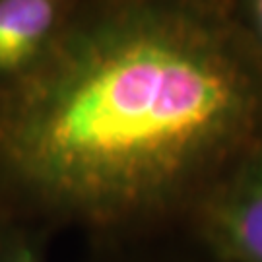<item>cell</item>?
Returning a JSON list of instances; mask_svg holds the SVG:
<instances>
[{
  "mask_svg": "<svg viewBox=\"0 0 262 262\" xmlns=\"http://www.w3.org/2000/svg\"><path fill=\"white\" fill-rule=\"evenodd\" d=\"M262 144V53L233 0H74L0 82V196L92 227L192 212Z\"/></svg>",
  "mask_w": 262,
  "mask_h": 262,
  "instance_id": "cell-1",
  "label": "cell"
},
{
  "mask_svg": "<svg viewBox=\"0 0 262 262\" xmlns=\"http://www.w3.org/2000/svg\"><path fill=\"white\" fill-rule=\"evenodd\" d=\"M200 239L222 262H262V144L192 210Z\"/></svg>",
  "mask_w": 262,
  "mask_h": 262,
  "instance_id": "cell-2",
  "label": "cell"
},
{
  "mask_svg": "<svg viewBox=\"0 0 262 262\" xmlns=\"http://www.w3.org/2000/svg\"><path fill=\"white\" fill-rule=\"evenodd\" d=\"M74 0H0V82L47 47Z\"/></svg>",
  "mask_w": 262,
  "mask_h": 262,
  "instance_id": "cell-3",
  "label": "cell"
},
{
  "mask_svg": "<svg viewBox=\"0 0 262 262\" xmlns=\"http://www.w3.org/2000/svg\"><path fill=\"white\" fill-rule=\"evenodd\" d=\"M0 262H43L37 247L24 235L8 237L0 243Z\"/></svg>",
  "mask_w": 262,
  "mask_h": 262,
  "instance_id": "cell-4",
  "label": "cell"
}]
</instances>
